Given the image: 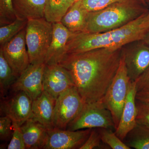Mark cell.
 Returning a JSON list of instances; mask_svg holds the SVG:
<instances>
[{
	"label": "cell",
	"instance_id": "obj_1",
	"mask_svg": "<svg viewBox=\"0 0 149 149\" xmlns=\"http://www.w3.org/2000/svg\"><path fill=\"white\" fill-rule=\"evenodd\" d=\"M122 48L67 54L60 62L58 64L69 72L85 103L104 97L119 67Z\"/></svg>",
	"mask_w": 149,
	"mask_h": 149
},
{
	"label": "cell",
	"instance_id": "obj_2",
	"mask_svg": "<svg viewBox=\"0 0 149 149\" xmlns=\"http://www.w3.org/2000/svg\"><path fill=\"white\" fill-rule=\"evenodd\" d=\"M147 11L118 29L101 33H72L67 44L66 54L100 48L120 49L129 43L143 40L149 29L146 17Z\"/></svg>",
	"mask_w": 149,
	"mask_h": 149
},
{
	"label": "cell",
	"instance_id": "obj_3",
	"mask_svg": "<svg viewBox=\"0 0 149 149\" xmlns=\"http://www.w3.org/2000/svg\"><path fill=\"white\" fill-rule=\"evenodd\" d=\"M138 0H127L112 4L100 10L90 12L85 32H107L123 27L148 10Z\"/></svg>",
	"mask_w": 149,
	"mask_h": 149
},
{
	"label": "cell",
	"instance_id": "obj_4",
	"mask_svg": "<svg viewBox=\"0 0 149 149\" xmlns=\"http://www.w3.org/2000/svg\"><path fill=\"white\" fill-rule=\"evenodd\" d=\"M53 23L45 17L27 20L26 40L30 64L45 63L53 36Z\"/></svg>",
	"mask_w": 149,
	"mask_h": 149
},
{
	"label": "cell",
	"instance_id": "obj_5",
	"mask_svg": "<svg viewBox=\"0 0 149 149\" xmlns=\"http://www.w3.org/2000/svg\"><path fill=\"white\" fill-rule=\"evenodd\" d=\"M130 82L121 54L120 65L117 72L102 100L104 105L111 113L115 130L120 122Z\"/></svg>",
	"mask_w": 149,
	"mask_h": 149
},
{
	"label": "cell",
	"instance_id": "obj_6",
	"mask_svg": "<svg viewBox=\"0 0 149 149\" xmlns=\"http://www.w3.org/2000/svg\"><path fill=\"white\" fill-rule=\"evenodd\" d=\"M94 128H110L115 130L111 113L102 100L85 103L66 130L75 131Z\"/></svg>",
	"mask_w": 149,
	"mask_h": 149
},
{
	"label": "cell",
	"instance_id": "obj_7",
	"mask_svg": "<svg viewBox=\"0 0 149 149\" xmlns=\"http://www.w3.org/2000/svg\"><path fill=\"white\" fill-rule=\"evenodd\" d=\"M85 104L75 86L61 93L56 101L53 117L54 128L66 130Z\"/></svg>",
	"mask_w": 149,
	"mask_h": 149
},
{
	"label": "cell",
	"instance_id": "obj_8",
	"mask_svg": "<svg viewBox=\"0 0 149 149\" xmlns=\"http://www.w3.org/2000/svg\"><path fill=\"white\" fill-rule=\"evenodd\" d=\"M10 93L1 98V115L8 116L21 126L29 118H33L32 100L23 91Z\"/></svg>",
	"mask_w": 149,
	"mask_h": 149
},
{
	"label": "cell",
	"instance_id": "obj_9",
	"mask_svg": "<svg viewBox=\"0 0 149 149\" xmlns=\"http://www.w3.org/2000/svg\"><path fill=\"white\" fill-rule=\"evenodd\" d=\"M121 54L130 81L134 82L149 67V46L142 40L135 41L123 47Z\"/></svg>",
	"mask_w": 149,
	"mask_h": 149
},
{
	"label": "cell",
	"instance_id": "obj_10",
	"mask_svg": "<svg viewBox=\"0 0 149 149\" xmlns=\"http://www.w3.org/2000/svg\"><path fill=\"white\" fill-rule=\"evenodd\" d=\"M25 35L26 27L1 47L5 58L18 77L30 64Z\"/></svg>",
	"mask_w": 149,
	"mask_h": 149
},
{
	"label": "cell",
	"instance_id": "obj_11",
	"mask_svg": "<svg viewBox=\"0 0 149 149\" xmlns=\"http://www.w3.org/2000/svg\"><path fill=\"white\" fill-rule=\"evenodd\" d=\"M92 129L75 131L56 128L48 129L47 139L43 149H80L87 141Z\"/></svg>",
	"mask_w": 149,
	"mask_h": 149
},
{
	"label": "cell",
	"instance_id": "obj_12",
	"mask_svg": "<svg viewBox=\"0 0 149 149\" xmlns=\"http://www.w3.org/2000/svg\"><path fill=\"white\" fill-rule=\"evenodd\" d=\"M45 65V63L29 65L12 85L9 93L23 91L32 101L37 98L44 91L43 78Z\"/></svg>",
	"mask_w": 149,
	"mask_h": 149
},
{
	"label": "cell",
	"instance_id": "obj_13",
	"mask_svg": "<svg viewBox=\"0 0 149 149\" xmlns=\"http://www.w3.org/2000/svg\"><path fill=\"white\" fill-rule=\"evenodd\" d=\"M43 85L44 91L56 100L64 91L75 86L69 72L59 64L46 65Z\"/></svg>",
	"mask_w": 149,
	"mask_h": 149
},
{
	"label": "cell",
	"instance_id": "obj_14",
	"mask_svg": "<svg viewBox=\"0 0 149 149\" xmlns=\"http://www.w3.org/2000/svg\"><path fill=\"white\" fill-rule=\"evenodd\" d=\"M52 42L46 55L45 63L47 65L58 64L66 54L67 44L73 32L60 22L53 23Z\"/></svg>",
	"mask_w": 149,
	"mask_h": 149
},
{
	"label": "cell",
	"instance_id": "obj_15",
	"mask_svg": "<svg viewBox=\"0 0 149 149\" xmlns=\"http://www.w3.org/2000/svg\"><path fill=\"white\" fill-rule=\"evenodd\" d=\"M136 81H130L128 95L125 100L122 115L115 133L122 141L129 132L134 128L136 124L137 108L136 103Z\"/></svg>",
	"mask_w": 149,
	"mask_h": 149
},
{
	"label": "cell",
	"instance_id": "obj_16",
	"mask_svg": "<svg viewBox=\"0 0 149 149\" xmlns=\"http://www.w3.org/2000/svg\"><path fill=\"white\" fill-rule=\"evenodd\" d=\"M26 149H43L48 137V129L33 118L20 126Z\"/></svg>",
	"mask_w": 149,
	"mask_h": 149
},
{
	"label": "cell",
	"instance_id": "obj_17",
	"mask_svg": "<svg viewBox=\"0 0 149 149\" xmlns=\"http://www.w3.org/2000/svg\"><path fill=\"white\" fill-rule=\"evenodd\" d=\"M56 101V99L45 91L32 101L33 118L48 129L54 128L53 117Z\"/></svg>",
	"mask_w": 149,
	"mask_h": 149
},
{
	"label": "cell",
	"instance_id": "obj_18",
	"mask_svg": "<svg viewBox=\"0 0 149 149\" xmlns=\"http://www.w3.org/2000/svg\"><path fill=\"white\" fill-rule=\"evenodd\" d=\"M90 12L80 0L68 10L60 22L73 33L85 32Z\"/></svg>",
	"mask_w": 149,
	"mask_h": 149
},
{
	"label": "cell",
	"instance_id": "obj_19",
	"mask_svg": "<svg viewBox=\"0 0 149 149\" xmlns=\"http://www.w3.org/2000/svg\"><path fill=\"white\" fill-rule=\"evenodd\" d=\"M17 18L28 20L45 17L47 0H12Z\"/></svg>",
	"mask_w": 149,
	"mask_h": 149
},
{
	"label": "cell",
	"instance_id": "obj_20",
	"mask_svg": "<svg viewBox=\"0 0 149 149\" xmlns=\"http://www.w3.org/2000/svg\"><path fill=\"white\" fill-rule=\"evenodd\" d=\"M80 0H47L45 18L52 23L59 22L68 10Z\"/></svg>",
	"mask_w": 149,
	"mask_h": 149
},
{
	"label": "cell",
	"instance_id": "obj_21",
	"mask_svg": "<svg viewBox=\"0 0 149 149\" xmlns=\"http://www.w3.org/2000/svg\"><path fill=\"white\" fill-rule=\"evenodd\" d=\"M123 141L130 148L149 149V128L137 123Z\"/></svg>",
	"mask_w": 149,
	"mask_h": 149
},
{
	"label": "cell",
	"instance_id": "obj_22",
	"mask_svg": "<svg viewBox=\"0 0 149 149\" xmlns=\"http://www.w3.org/2000/svg\"><path fill=\"white\" fill-rule=\"evenodd\" d=\"M18 77L14 73L3 54L0 48V93L1 98L6 97L9 93L11 87Z\"/></svg>",
	"mask_w": 149,
	"mask_h": 149
},
{
	"label": "cell",
	"instance_id": "obj_23",
	"mask_svg": "<svg viewBox=\"0 0 149 149\" xmlns=\"http://www.w3.org/2000/svg\"><path fill=\"white\" fill-rule=\"evenodd\" d=\"M27 20L17 18L13 22L0 27V45L2 47L22 30L25 28Z\"/></svg>",
	"mask_w": 149,
	"mask_h": 149
},
{
	"label": "cell",
	"instance_id": "obj_24",
	"mask_svg": "<svg viewBox=\"0 0 149 149\" xmlns=\"http://www.w3.org/2000/svg\"><path fill=\"white\" fill-rule=\"evenodd\" d=\"M103 143L113 149H130L116 135L115 131L110 128H98Z\"/></svg>",
	"mask_w": 149,
	"mask_h": 149
},
{
	"label": "cell",
	"instance_id": "obj_25",
	"mask_svg": "<svg viewBox=\"0 0 149 149\" xmlns=\"http://www.w3.org/2000/svg\"><path fill=\"white\" fill-rule=\"evenodd\" d=\"M17 18L12 0H0V27L10 24Z\"/></svg>",
	"mask_w": 149,
	"mask_h": 149
},
{
	"label": "cell",
	"instance_id": "obj_26",
	"mask_svg": "<svg viewBox=\"0 0 149 149\" xmlns=\"http://www.w3.org/2000/svg\"><path fill=\"white\" fill-rule=\"evenodd\" d=\"M136 123L149 128V103L136 100Z\"/></svg>",
	"mask_w": 149,
	"mask_h": 149
},
{
	"label": "cell",
	"instance_id": "obj_27",
	"mask_svg": "<svg viewBox=\"0 0 149 149\" xmlns=\"http://www.w3.org/2000/svg\"><path fill=\"white\" fill-rule=\"evenodd\" d=\"M13 132L10 142L8 146L7 149H26L20 126L16 122L13 121Z\"/></svg>",
	"mask_w": 149,
	"mask_h": 149
},
{
	"label": "cell",
	"instance_id": "obj_28",
	"mask_svg": "<svg viewBox=\"0 0 149 149\" xmlns=\"http://www.w3.org/2000/svg\"><path fill=\"white\" fill-rule=\"evenodd\" d=\"M127 0H82L85 8L89 12L100 10L112 4Z\"/></svg>",
	"mask_w": 149,
	"mask_h": 149
},
{
	"label": "cell",
	"instance_id": "obj_29",
	"mask_svg": "<svg viewBox=\"0 0 149 149\" xmlns=\"http://www.w3.org/2000/svg\"><path fill=\"white\" fill-rule=\"evenodd\" d=\"M13 132V121L6 116L0 118V139L1 141H7L10 139Z\"/></svg>",
	"mask_w": 149,
	"mask_h": 149
},
{
	"label": "cell",
	"instance_id": "obj_30",
	"mask_svg": "<svg viewBox=\"0 0 149 149\" xmlns=\"http://www.w3.org/2000/svg\"><path fill=\"white\" fill-rule=\"evenodd\" d=\"M102 142V141L98 128H92L87 141L79 149H93L98 148L101 146Z\"/></svg>",
	"mask_w": 149,
	"mask_h": 149
},
{
	"label": "cell",
	"instance_id": "obj_31",
	"mask_svg": "<svg viewBox=\"0 0 149 149\" xmlns=\"http://www.w3.org/2000/svg\"><path fill=\"white\" fill-rule=\"evenodd\" d=\"M136 81L137 93L149 91V67Z\"/></svg>",
	"mask_w": 149,
	"mask_h": 149
},
{
	"label": "cell",
	"instance_id": "obj_32",
	"mask_svg": "<svg viewBox=\"0 0 149 149\" xmlns=\"http://www.w3.org/2000/svg\"><path fill=\"white\" fill-rule=\"evenodd\" d=\"M136 98L141 101L149 103V91L137 93Z\"/></svg>",
	"mask_w": 149,
	"mask_h": 149
},
{
	"label": "cell",
	"instance_id": "obj_33",
	"mask_svg": "<svg viewBox=\"0 0 149 149\" xmlns=\"http://www.w3.org/2000/svg\"><path fill=\"white\" fill-rule=\"evenodd\" d=\"M143 42L149 46V29L145 34L143 39Z\"/></svg>",
	"mask_w": 149,
	"mask_h": 149
},
{
	"label": "cell",
	"instance_id": "obj_34",
	"mask_svg": "<svg viewBox=\"0 0 149 149\" xmlns=\"http://www.w3.org/2000/svg\"><path fill=\"white\" fill-rule=\"evenodd\" d=\"M149 9H148V11L146 13V19L147 22H148V24L149 26V2L148 3Z\"/></svg>",
	"mask_w": 149,
	"mask_h": 149
},
{
	"label": "cell",
	"instance_id": "obj_35",
	"mask_svg": "<svg viewBox=\"0 0 149 149\" xmlns=\"http://www.w3.org/2000/svg\"><path fill=\"white\" fill-rule=\"evenodd\" d=\"M139 1H141V2L143 3V4H145L146 0H139Z\"/></svg>",
	"mask_w": 149,
	"mask_h": 149
}]
</instances>
